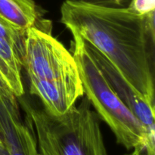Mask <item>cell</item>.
Returning a JSON list of instances; mask_svg holds the SVG:
<instances>
[{
  "mask_svg": "<svg viewBox=\"0 0 155 155\" xmlns=\"http://www.w3.org/2000/svg\"><path fill=\"white\" fill-rule=\"evenodd\" d=\"M61 22L102 53L126 80L154 105L150 42L154 41V13L140 16L127 7L104 8L65 0Z\"/></svg>",
  "mask_w": 155,
  "mask_h": 155,
  "instance_id": "1",
  "label": "cell"
},
{
  "mask_svg": "<svg viewBox=\"0 0 155 155\" xmlns=\"http://www.w3.org/2000/svg\"><path fill=\"white\" fill-rule=\"evenodd\" d=\"M73 55L78 68L84 95L98 117L111 130L117 142L127 150H155L154 131L144 124L121 101L79 35L72 33Z\"/></svg>",
  "mask_w": 155,
  "mask_h": 155,
  "instance_id": "2",
  "label": "cell"
},
{
  "mask_svg": "<svg viewBox=\"0 0 155 155\" xmlns=\"http://www.w3.org/2000/svg\"><path fill=\"white\" fill-rule=\"evenodd\" d=\"M21 103L32 120L41 155H108L99 117L86 96L60 117Z\"/></svg>",
  "mask_w": 155,
  "mask_h": 155,
  "instance_id": "3",
  "label": "cell"
},
{
  "mask_svg": "<svg viewBox=\"0 0 155 155\" xmlns=\"http://www.w3.org/2000/svg\"><path fill=\"white\" fill-rule=\"evenodd\" d=\"M22 65L29 78L49 82L80 81L74 55L51 35L31 27L26 33Z\"/></svg>",
  "mask_w": 155,
  "mask_h": 155,
  "instance_id": "4",
  "label": "cell"
},
{
  "mask_svg": "<svg viewBox=\"0 0 155 155\" xmlns=\"http://www.w3.org/2000/svg\"><path fill=\"white\" fill-rule=\"evenodd\" d=\"M86 46L121 101L144 124L148 131H154V105L145 100L102 53L89 44L86 43Z\"/></svg>",
  "mask_w": 155,
  "mask_h": 155,
  "instance_id": "5",
  "label": "cell"
},
{
  "mask_svg": "<svg viewBox=\"0 0 155 155\" xmlns=\"http://www.w3.org/2000/svg\"><path fill=\"white\" fill-rule=\"evenodd\" d=\"M0 138L8 155H38L36 133L27 113L23 122L18 109L0 110Z\"/></svg>",
  "mask_w": 155,
  "mask_h": 155,
  "instance_id": "6",
  "label": "cell"
},
{
  "mask_svg": "<svg viewBox=\"0 0 155 155\" xmlns=\"http://www.w3.org/2000/svg\"><path fill=\"white\" fill-rule=\"evenodd\" d=\"M30 92L37 96L43 104V110L53 117L66 114L78 98L84 95L80 81L49 82L29 78Z\"/></svg>",
  "mask_w": 155,
  "mask_h": 155,
  "instance_id": "7",
  "label": "cell"
},
{
  "mask_svg": "<svg viewBox=\"0 0 155 155\" xmlns=\"http://www.w3.org/2000/svg\"><path fill=\"white\" fill-rule=\"evenodd\" d=\"M41 20L39 7L34 0H0V21L17 30L27 32L37 27L51 30Z\"/></svg>",
  "mask_w": 155,
  "mask_h": 155,
  "instance_id": "8",
  "label": "cell"
},
{
  "mask_svg": "<svg viewBox=\"0 0 155 155\" xmlns=\"http://www.w3.org/2000/svg\"><path fill=\"white\" fill-rule=\"evenodd\" d=\"M22 53L14 43L0 38V75L15 97L24 94L21 80Z\"/></svg>",
  "mask_w": 155,
  "mask_h": 155,
  "instance_id": "9",
  "label": "cell"
},
{
  "mask_svg": "<svg viewBox=\"0 0 155 155\" xmlns=\"http://www.w3.org/2000/svg\"><path fill=\"white\" fill-rule=\"evenodd\" d=\"M27 32L17 30L11 26L8 25L3 21H0V38L5 39L9 42L15 44L20 51L24 54V39H25Z\"/></svg>",
  "mask_w": 155,
  "mask_h": 155,
  "instance_id": "10",
  "label": "cell"
},
{
  "mask_svg": "<svg viewBox=\"0 0 155 155\" xmlns=\"http://www.w3.org/2000/svg\"><path fill=\"white\" fill-rule=\"evenodd\" d=\"M127 8L140 16H147L154 13L155 0H130Z\"/></svg>",
  "mask_w": 155,
  "mask_h": 155,
  "instance_id": "11",
  "label": "cell"
},
{
  "mask_svg": "<svg viewBox=\"0 0 155 155\" xmlns=\"http://www.w3.org/2000/svg\"><path fill=\"white\" fill-rule=\"evenodd\" d=\"M84 3L104 8H124L130 0H80Z\"/></svg>",
  "mask_w": 155,
  "mask_h": 155,
  "instance_id": "12",
  "label": "cell"
},
{
  "mask_svg": "<svg viewBox=\"0 0 155 155\" xmlns=\"http://www.w3.org/2000/svg\"><path fill=\"white\" fill-rule=\"evenodd\" d=\"M0 155H8L1 138H0Z\"/></svg>",
  "mask_w": 155,
  "mask_h": 155,
  "instance_id": "13",
  "label": "cell"
},
{
  "mask_svg": "<svg viewBox=\"0 0 155 155\" xmlns=\"http://www.w3.org/2000/svg\"><path fill=\"white\" fill-rule=\"evenodd\" d=\"M125 155H145V154H143V153L140 152V151H136V150H133V152H132L131 154H125Z\"/></svg>",
  "mask_w": 155,
  "mask_h": 155,
  "instance_id": "14",
  "label": "cell"
}]
</instances>
